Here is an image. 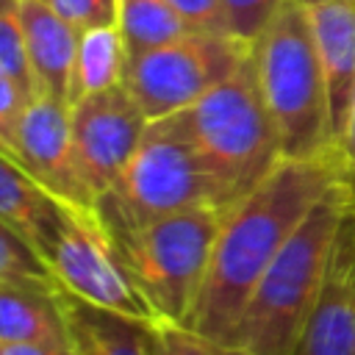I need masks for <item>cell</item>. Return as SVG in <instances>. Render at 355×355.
Instances as JSON below:
<instances>
[{
  "label": "cell",
  "mask_w": 355,
  "mask_h": 355,
  "mask_svg": "<svg viewBox=\"0 0 355 355\" xmlns=\"http://www.w3.org/2000/svg\"><path fill=\"white\" fill-rule=\"evenodd\" d=\"M338 183V164L330 158H283L247 197L222 219L208 275L186 327L230 344L239 319L291 233L311 208Z\"/></svg>",
  "instance_id": "1"
},
{
  "label": "cell",
  "mask_w": 355,
  "mask_h": 355,
  "mask_svg": "<svg viewBox=\"0 0 355 355\" xmlns=\"http://www.w3.org/2000/svg\"><path fill=\"white\" fill-rule=\"evenodd\" d=\"M349 202L336 183L291 233L258 280L233 336L247 355H294L322 291L333 241Z\"/></svg>",
  "instance_id": "2"
},
{
  "label": "cell",
  "mask_w": 355,
  "mask_h": 355,
  "mask_svg": "<svg viewBox=\"0 0 355 355\" xmlns=\"http://www.w3.org/2000/svg\"><path fill=\"white\" fill-rule=\"evenodd\" d=\"M252 61L283 158H330L338 164L327 83L305 3L283 0L266 31L252 42Z\"/></svg>",
  "instance_id": "3"
},
{
  "label": "cell",
  "mask_w": 355,
  "mask_h": 355,
  "mask_svg": "<svg viewBox=\"0 0 355 355\" xmlns=\"http://www.w3.org/2000/svg\"><path fill=\"white\" fill-rule=\"evenodd\" d=\"M172 116L233 205L283 161L280 136L258 83L252 50L227 80Z\"/></svg>",
  "instance_id": "4"
},
{
  "label": "cell",
  "mask_w": 355,
  "mask_h": 355,
  "mask_svg": "<svg viewBox=\"0 0 355 355\" xmlns=\"http://www.w3.org/2000/svg\"><path fill=\"white\" fill-rule=\"evenodd\" d=\"M227 211L189 208L139 225L105 227L158 322L189 324Z\"/></svg>",
  "instance_id": "5"
},
{
  "label": "cell",
  "mask_w": 355,
  "mask_h": 355,
  "mask_svg": "<svg viewBox=\"0 0 355 355\" xmlns=\"http://www.w3.org/2000/svg\"><path fill=\"white\" fill-rule=\"evenodd\" d=\"M189 208L230 211L233 202L178 119H153L114 189L97 197L94 211L105 227H122Z\"/></svg>",
  "instance_id": "6"
},
{
  "label": "cell",
  "mask_w": 355,
  "mask_h": 355,
  "mask_svg": "<svg viewBox=\"0 0 355 355\" xmlns=\"http://www.w3.org/2000/svg\"><path fill=\"white\" fill-rule=\"evenodd\" d=\"M39 255L50 266L61 291L144 324L158 322L94 208L58 202L39 241Z\"/></svg>",
  "instance_id": "7"
},
{
  "label": "cell",
  "mask_w": 355,
  "mask_h": 355,
  "mask_svg": "<svg viewBox=\"0 0 355 355\" xmlns=\"http://www.w3.org/2000/svg\"><path fill=\"white\" fill-rule=\"evenodd\" d=\"M252 44L230 33L191 31L183 39L128 58L125 86L144 116L164 119L186 111L214 86L227 80L250 55Z\"/></svg>",
  "instance_id": "8"
},
{
  "label": "cell",
  "mask_w": 355,
  "mask_h": 355,
  "mask_svg": "<svg viewBox=\"0 0 355 355\" xmlns=\"http://www.w3.org/2000/svg\"><path fill=\"white\" fill-rule=\"evenodd\" d=\"M150 119L125 83L69 105V128L86 183L100 197L119 180Z\"/></svg>",
  "instance_id": "9"
},
{
  "label": "cell",
  "mask_w": 355,
  "mask_h": 355,
  "mask_svg": "<svg viewBox=\"0 0 355 355\" xmlns=\"http://www.w3.org/2000/svg\"><path fill=\"white\" fill-rule=\"evenodd\" d=\"M14 161L58 202L94 208L97 194L86 183L75 153L69 105L50 97H33L17 125Z\"/></svg>",
  "instance_id": "10"
},
{
  "label": "cell",
  "mask_w": 355,
  "mask_h": 355,
  "mask_svg": "<svg viewBox=\"0 0 355 355\" xmlns=\"http://www.w3.org/2000/svg\"><path fill=\"white\" fill-rule=\"evenodd\" d=\"M294 355H355V208L341 216L322 291Z\"/></svg>",
  "instance_id": "11"
},
{
  "label": "cell",
  "mask_w": 355,
  "mask_h": 355,
  "mask_svg": "<svg viewBox=\"0 0 355 355\" xmlns=\"http://www.w3.org/2000/svg\"><path fill=\"white\" fill-rule=\"evenodd\" d=\"M305 8L327 83L330 125L338 147L355 108V0H319Z\"/></svg>",
  "instance_id": "12"
},
{
  "label": "cell",
  "mask_w": 355,
  "mask_h": 355,
  "mask_svg": "<svg viewBox=\"0 0 355 355\" xmlns=\"http://www.w3.org/2000/svg\"><path fill=\"white\" fill-rule=\"evenodd\" d=\"M22 22L36 94L69 105V80L80 31L58 17L44 0H22Z\"/></svg>",
  "instance_id": "13"
},
{
  "label": "cell",
  "mask_w": 355,
  "mask_h": 355,
  "mask_svg": "<svg viewBox=\"0 0 355 355\" xmlns=\"http://www.w3.org/2000/svg\"><path fill=\"white\" fill-rule=\"evenodd\" d=\"M0 344L72 347L61 288L0 283Z\"/></svg>",
  "instance_id": "14"
},
{
  "label": "cell",
  "mask_w": 355,
  "mask_h": 355,
  "mask_svg": "<svg viewBox=\"0 0 355 355\" xmlns=\"http://www.w3.org/2000/svg\"><path fill=\"white\" fill-rule=\"evenodd\" d=\"M61 305L75 355H147L150 324L94 308L67 291Z\"/></svg>",
  "instance_id": "15"
},
{
  "label": "cell",
  "mask_w": 355,
  "mask_h": 355,
  "mask_svg": "<svg viewBox=\"0 0 355 355\" xmlns=\"http://www.w3.org/2000/svg\"><path fill=\"white\" fill-rule=\"evenodd\" d=\"M125 67H128V50L119 25L80 31L78 53L72 64V80H69V105L89 94L125 83Z\"/></svg>",
  "instance_id": "16"
},
{
  "label": "cell",
  "mask_w": 355,
  "mask_h": 355,
  "mask_svg": "<svg viewBox=\"0 0 355 355\" xmlns=\"http://www.w3.org/2000/svg\"><path fill=\"white\" fill-rule=\"evenodd\" d=\"M55 205V197H50L14 158L0 153V219L19 230L36 250Z\"/></svg>",
  "instance_id": "17"
},
{
  "label": "cell",
  "mask_w": 355,
  "mask_h": 355,
  "mask_svg": "<svg viewBox=\"0 0 355 355\" xmlns=\"http://www.w3.org/2000/svg\"><path fill=\"white\" fill-rule=\"evenodd\" d=\"M116 25L128 58L183 39L194 31L166 0H119Z\"/></svg>",
  "instance_id": "18"
},
{
  "label": "cell",
  "mask_w": 355,
  "mask_h": 355,
  "mask_svg": "<svg viewBox=\"0 0 355 355\" xmlns=\"http://www.w3.org/2000/svg\"><path fill=\"white\" fill-rule=\"evenodd\" d=\"M0 283L39 286V288H55V291L61 288L50 266L39 255V250L3 219H0Z\"/></svg>",
  "instance_id": "19"
},
{
  "label": "cell",
  "mask_w": 355,
  "mask_h": 355,
  "mask_svg": "<svg viewBox=\"0 0 355 355\" xmlns=\"http://www.w3.org/2000/svg\"><path fill=\"white\" fill-rule=\"evenodd\" d=\"M0 72L6 78H11L28 100L39 97L33 72H31V61H28L22 0H0Z\"/></svg>",
  "instance_id": "20"
},
{
  "label": "cell",
  "mask_w": 355,
  "mask_h": 355,
  "mask_svg": "<svg viewBox=\"0 0 355 355\" xmlns=\"http://www.w3.org/2000/svg\"><path fill=\"white\" fill-rule=\"evenodd\" d=\"M147 355H247L241 347L214 341L186 324L155 322L147 336Z\"/></svg>",
  "instance_id": "21"
},
{
  "label": "cell",
  "mask_w": 355,
  "mask_h": 355,
  "mask_svg": "<svg viewBox=\"0 0 355 355\" xmlns=\"http://www.w3.org/2000/svg\"><path fill=\"white\" fill-rule=\"evenodd\" d=\"M280 6L283 0H222L227 33L244 44H252L266 31Z\"/></svg>",
  "instance_id": "22"
},
{
  "label": "cell",
  "mask_w": 355,
  "mask_h": 355,
  "mask_svg": "<svg viewBox=\"0 0 355 355\" xmlns=\"http://www.w3.org/2000/svg\"><path fill=\"white\" fill-rule=\"evenodd\" d=\"M47 6L78 31L116 25L119 0H47Z\"/></svg>",
  "instance_id": "23"
},
{
  "label": "cell",
  "mask_w": 355,
  "mask_h": 355,
  "mask_svg": "<svg viewBox=\"0 0 355 355\" xmlns=\"http://www.w3.org/2000/svg\"><path fill=\"white\" fill-rule=\"evenodd\" d=\"M28 103L31 100L19 92V86L0 72V153L8 158H14V136Z\"/></svg>",
  "instance_id": "24"
},
{
  "label": "cell",
  "mask_w": 355,
  "mask_h": 355,
  "mask_svg": "<svg viewBox=\"0 0 355 355\" xmlns=\"http://www.w3.org/2000/svg\"><path fill=\"white\" fill-rule=\"evenodd\" d=\"M194 31L227 33L222 0H166Z\"/></svg>",
  "instance_id": "25"
},
{
  "label": "cell",
  "mask_w": 355,
  "mask_h": 355,
  "mask_svg": "<svg viewBox=\"0 0 355 355\" xmlns=\"http://www.w3.org/2000/svg\"><path fill=\"white\" fill-rule=\"evenodd\" d=\"M338 183L344 186L349 208H355V108H352L347 133L338 144Z\"/></svg>",
  "instance_id": "26"
},
{
  "label": "cell",
  "mask_w": 355,
  "mask_h": 355,
  "mask_svg": "<svg viewBox=\"0 0 355 355\" xmlns=\"http://www.w3.org/2000/svg\"><path fill=\"white\" fill-rule=\"evenodd\" d=\"M0 355H75L72 347L50 344H0Z\"/></svg>",
  "instance_id": "27"
},
{
  "label": "cell",
  "mask_w": 355,
  "mask_h": 355,
  "mask_svg": "<svg viewBox=\"0 0 355 355\" xmlns=\"http://www.w3.org/2000/svg\"><path fill=\"white\" fill-rule=\"evenodd\" d=\"M300 3H305V6H308V3H319V0H300Z\"/></svg>",
  "instance_id": "28"
},
{
  "label": "cell",
  "mask_w": 355,
  "mask_h": 355,
  "mask_svg": "<svg viewBox=\"0 0 355 355\" xmlns=\"http://www.w3.org/2000/svg\"><path fill=\"white\" fill-rule=\"evenodd\" d=\"M44 3H47V0H44Z\"/></svg>",
  "instance_id": "29"
}]
</instances>
